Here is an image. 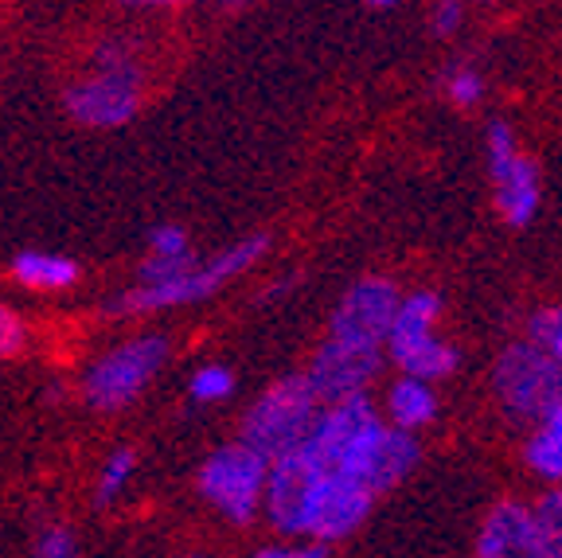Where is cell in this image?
Returning a JSON list of instances; mask_svg holds the SVG:
<instances>
[{
  "mask_svg": "<svg viewBox=\"0 0 562 558\" xmlns=\"http://www.w3.org/2000/svg\"><path fill=\"white\" fill-rule=\"evenodd\" d=\"M297 449L325 472L368 489L375 500L398 489L422 461L418 437L386 426L368 394L321 406L313 429Z\"/></svg>",
  "mask_w": 562,
  "mask_h": 558,
  "instance_id": "1",
  "label": "cell"
},
{
  "mask_svg": "<svg viewBox=\"0 0 562 558\" xmlns=\"http://www.w3.org/2000/svg\"><path fill=\"white\" fill-rule=\"evenodd\" d=\"M67 114L82 130H122L145 105V63L133 40L110 35L90 52V63L63 94Z\"/></svg>",
  "mask_w": 562,
  "mask_h": 558,
  "instance_id": "2",
  "label": "cell"
},
{
  "mask_svg": "<svg viewBox=\"0 0 562 558\" xmlns=\"http://www.w3.org/2000/svg\"><path fill=\"white\" fill-rule=\"evenodd\" d=\"M270 238L266 235H246L238 243H231L227 250L200 258L188 274H180L176 281L165 286H133L117 297L110 313L114 316H149V313H165V309H180V305H200L207 297H215L223 286H231L235 278H243L246 270H255L262 263Z\"/></svg>",
  "mask_w": 562,
  "mask_h": 558,
  "instance_id": "3",
  "label": "cell"
},
{
  "mask_svg": "<svg viewBox=\"0 0 562 558\" xmlns=\"http://www.w3.org/2000/svg\"><path fill=\"white\" fill-rule=\"evenodd\" d=\"M172 344L160 332H140L130 341L114 344L94 359L82 376V402L94 414H122L130 411L140 394L149 391L153 379L165 371Z\"/></svg>",
  "mask_w": 562,
  "mask_h": 558,
  "instance_id": "4",
  "label": "cell"
},
{
  "mask_svg": "<svg viewBox=\"0 0 562 558\" xmlns=\"http://www.w3.org/2000/svg\"><path fill=\"white\" fill-rule=\"evenodd\" d=\"M316 414H321V402H316L313 387L301 371H293V376H281L278 383H270L258 394V402L246 406L238 442L266 461H278L305 442Z\"/></svg>",
  "mask_w": 562,
  "mask_h": 558,
  "instance_id": "5",
  "label": "cell"
},
{
  "mask_svg": "<svg viewBox=\"0 0 562 558\" xmlns=\"http://www.w3.org/2000/svg\"><path fill=\"white\" fill-rule=\"evenodd\" d=\"M438 316H441V297L430 293V289L398 297L395 321H391V332H386V344H383V356L403 376L422 379V383H441L461 364V351L438 336Z\"/></svg>",
  "mask_w": 562,
  "mask_h": 558,
  "instance_id": "6",
  "label": "cell"
},
{
  "mask_svg": "<svg viewBox=\"0 0 562 558\" xmlns=\"http://www.w3.org/2000/svg\"><path fill=\"white\" fill-rule=\"evenodd\" d=\"M266 472H270V461L235 437L203 457L195 472V492L231 527H250L262 515Z\"/></svg>",
  "mask_w": 562,
  "mask_h": 558,
  "instance_id": "7",
  "label": "cell"
},
{
  "mask_svg": "<svg viewBox=\"0 0 562 558\" xmlns=\"http://www.w3.org/2000/svg\"><path fill=\"white\" fill-rule=\"evenodd\" d=\"M492 394L512 422H531L562 399V371L527 341H512L492 364Z\"/></svg>",
  "mask_w": 562,
  "mask_h": 558,
  "instance_id": "8",
  "label": "cell"
},
{
  "mask_svg": "<svg viewBox=\"0 0 562 558\" xmlns=\"http://www.w3.org/2000/svg\"><path fill=\"white\" fill-rule=\"evenodd\" d=\"M488 172L496 188V208L508 227H527L531 215L539 211L543 188H539L536 160L519 148V137L508 122L488 125Z\"/></svg>",
  "mask_w": 562,
  "mask_h": 558,
  "instance_id": "9",
  "label": "cell"
},
{
  "mask_svg": "<svg viewBox=\"0 0 562 558\" xmlns=\"http://www.w3.org/2000/svg\"><path fill=\"white\" fill-rule=\"evenodd\" d=\"M383 364L386 356L379 348H360V344H344L325 336L301 376L308 379L316 402L328 406V402L363 399L371 391V383L379 379V371H383Z\"/></svg>",
  "mask_w": 562,
  "mask_h": 558,
  "instance_id": "10",
  "label": "cell"
},
{
  "mask_svg": "<svg viewBox=\"0 0 562 558\" xmlns=\"http://www.w3.org/2000/svg\"><path fill=\"white\" fill-rule=\"evenodd\" d=\"M398 289L386 278H360L356 286L344 289V297L336 301L333 321H328V336L344 344H360V348H379L383 351L386 332L395 321L398 309Z\"/></svg>",
  "mask_w": 562,
  "mask_h": 558,
  "instance_id": "11",
  "label": "cell"
},
{
  "mask_svg": "<svg viewBox=\"0 0 562 558\" xmlns=\"http://www.w3.org/2000/svg\"><path fill=\"white\" fill-rule=\"evenodd\" d=\"M476 558H547L536 515L524 500H501L476 532Z\"/></svg>",
  "mask_w": 562,
  "mask_h": 558,
  "instance_id": "12",
  "label": "cell"
},
{
  "mask_svg": "<svg viewBox=\"0 0 562 558\" xmlns=\"http://www.w3.org/2000/svg\"><path fill=\"white\" fill-rule=\"evenodd\" d=\"M149 250L137 263V286H165V281H176L180 274L192 270L200 258L192 250V238L180 223H160V227L149 231Z\"/></svg>",
  "mask_w": 562,
  "mask_h": 558,
  "instance_id": "13",
  "label": "cell"
},
{
  "mask_svg": "<svg viewBox=\"0 0 562 558\" xmlns=\"http://www.w3.org/2000/svg\"><path fill=\"white\" fill-rule=\"evenodd\" d=\"M383 411H386V418H383L386 426L418 437V429H426L434 418H438V394H434V383L398 376L395 383L386 387Z\"/></svg>",
  "mask_w": 562,
  "mask_h": 558,
  "instance_id": "14",
  "label": "cell"
},
{
  "mask_svg": "<svg viewBox=\"0 0 562 558\" xmlns=\"http://www.w3.org/2000/svg\"><path fill=\"white\" fill-rule=\"evenodd\" d=\"M524 461L527 469L536 472L547 484H562V399L554 406H547L536 422H531V434L524 445Z\"/></svg>",
  "mask_w": 562,
  "mask_h": 558,
  "instance_id": "15",
  "label": "cell"
},
{
  "mask_svg": "<svg viewBox=\"0 0 562 558\" xmlns=\"http://www.w3.org/2000/svg\"><path fill=\"white\" fill-rule=\"evenodd\" d=\"M9 270L20 286L35 289V293H59L79 281V263L55 250H20Z\"/></svg>",
  "mask_w": 562,
  "mask_h": 558,
  "instance_id": "16",
  "label": "cell"
},
{
  "mask_svg": "<svg viewBox=\"0 0 562 558\" xmlns=\"http://www.w3.org/2000/svg\"><path fill=\"white\" fill-rule=\"evenodd\" d=\"M133 477H137V449H133V445H117L114 454L102 461V469H98V477H94V504L114 507L117 500L130 492Z\"/></svg>",
  "mask_w": 562,
  "mask_h": 558,
  "instance_id": "17",
  "label": "cell"
},
{
  "mask_svg": "<svg viewBox=\"0 0 562 558\" xmlns=\"http://www.w3.org/2000/svg\"><path fill=\"white\" fill-rule=\"evenodd\" d=\"M235 394V371L227 364H203L188 379V399L200 402V406H215V402H227Z\"/></svg>",
  "mask_w": 562,
  "mask_h": 558,
  "instance_id": "18",
  "label": "cell"
},
{
  "mask_svg": "<svg viewBox=\"0 0 562 558\" xmlns=\"http://www.w3.org/2000/svg\"><path fill=\"white\" fill-rule=\"evenodd\" d=\"M527 344L536 351H543L554 367L562 371V305H547L539 309L531 321H527Z\"/></svg>",
  "mask_w": 562,
  "mask_h": 558,
  "instance_id": "19",
  "label": "cell"
},
{
  "mask_svg": "<svg viewBox=\"0 0 562 558\" xmlns=\"http://www.w3.org/2000/svg\"><path fill=\"white\" fill-rule=\"evenodd\" d=\"M531 515H536L539 539L547 547V558H562V484L547 489L543 496L531 504Z\"/></svg>",
  "mask_w": 562,
  "mask_h": 558,
  "instance_id": "20",
  "label": "cell"
},
{
  "mask_svg": "<svg viewBox=\"0 0 562 558\" xmlns=\"http://www.w3.org/2000/svg\"><path fill=\"white\" fill-rule=\"evenodd\" d=\"M32 558H82L79 555V539L67 524L59 520H47L44 527H35L32 539Z\"/></svg>",
  "mask_w": 562,
  "mask_h": 558,
  "instance_id": "21",
  "label": "cell"
},
{
  "mask_svg": "<svg viewBox=\"0 0 562 558\" xmlns=\"http://www.w3.org/2000/svg\"><path fill=\"white\" fill-rule=\"evenodd\" d=\"M446 94L453 98L457 105H476L484 98V75L476 67H457V70H449Z\"/></svg>",
  "mask_w": 562,
  "mask_h": 558,
  "instance_id": "22",
  "label": "cell"
},
{
  "mask_svg": "<svg viewBox=\"0 0 562 558\" xmlns=\"http://www.w3.org/2000/svg\"><path fill=\"white\" fill-rule=\"evenodd\" d=\"M27 348V324L12 305L0 301V359H12Z\"/></svg>",
  "mask_w": 562,
  "mask_h": 558,
  "instance_id": "23",
  "label": "cell"
},
{
  "mask_svg": "<svg viewBox=\"0 0 562 558\" xmlns=\"http://www.w3.org/2000/svg\"><path fill=\"white\" fill-rule=\"evenodd\" d=\"M250 558H328V547L313 539H281L270 547H258Z\"/></svg>",
  "mask_w": 562,
  "mask_h": 558,
  "instance_id": "24",
  "label": "cell"
},
{
  "mask_svg": "<svg viewBox=\"0 0 562 558\" xmlns=\"http://www.w3.org/2000/svg\"><path fill=\"white\" fill-rule=\"evenodd\" d=\"M461 20H465V4H461V0H438V4H434L430 27H434V35H453L457 27H461Z\"/></svg>",
  "mask_w": 562,
  "mask_h": 558,
  "instance_id": "25",
  "label": "cell"
},
{
  "mask_svg": "<svg viewBox=\"0 0 562 558\" xmlns=\"http://www.w3.org/2000/svg\"><path fill=\"white\" fill-rule=\"evenodd\" d=\"M125 9H184V4H203V0H122ZM223 9H235L243 0H215Z\"/></svg>",
  "mask_w": 562,
  "mask_h": 558,
  "instance_id": "26",
  "label": "cell"
},
{
  "mask_svg": "<svg viewBox=\"0 0 562 558\" xmlns=\"http://www.w3.org/2000/svg\"><path fill=\"white\" fill-rule=\"evenodd\" d=\"M363 4H368V9H395L398 0H363Z\"/></svg>",
  "mask_w": 562,
  "mask_h": 558,
  "instance_id": "27",
  "label": "cell"
},
{
  "mask_svg": "<svg viewBox=\"0 0 562 558\" xmlns=\"http://www.w3.org/2000/svg\"><path fill=\"white\" fill-rule=\"evenodd\" d=\"M481 4H501V0H481Z\"/></svg>",
  "mask_w": 562,
  "mask_h": 558,
  "instance_id": "28",
  "label": "cell"
},
{
  "mask_svg": "<svg viewBox=\"0 0 562 558\" xmlns=\"http://www.w3.org/2000/svg\"><path fill=\"white\" fill-rule=\"evenodd\" d=\"M184 558H207V555H184Z\"/></svg>",
  "mask_w": 562,
  "mask_h": 558,
  "instance_id": "29",
  "label": "cell"
}]
</instances>
